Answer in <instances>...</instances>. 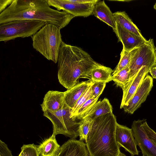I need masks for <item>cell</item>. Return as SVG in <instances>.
I'll return each mask as SVG.
<instances>
[{"instance_id":"obj_17","label":"cell","mask_w":156,"mask_h":156,"mask_svg":"<svg viewBox=\"0 0 156 156\" xmlns=\"http://www.w3.org/2000/svg\"><path fill=\"white\" fill-rule=\"evenodd\" d=\"M112 107L109 100L105 98L101 101H97L88 111L76 119L81 121L93 120L101 115L112 113Z\"/></svg>"},{"instance_id":"obj_24","label":"cell","mask_w":156,"mask_h":156,"mask_svg":"<svg viewBox=\"0 0 156 156\" xmlns=\"http://www.w3.org/2000/svg\"><path fill=\"white\" fill-rule=\"evenodd\" d=\"M99 98H91L88 99L71 117L76 119L86 113L97 102Z\"/></svg>"},{"instance_id":"obj_35","label":"cell","mask_w":156,"mask_h":156,"mask_svg":"<svg viewBox=\"0 0 156 156\" xmlns=\"http://www.w3.org/2000/svg\"><path fill=\"white\" fill-rule=\"evenodd\" d=\"M155 52H156V47L155 48Z\"/></svg>"},{"instance_id":"obj_20","label":"cell","mask_w":156,"mask_h":156,"mask_svg":"<svg viewBox=\"0 0 156 156\" xmlns=\"http://www.w3.org/2000/svg\"><path fill=\"white\" fill-rule=\"evenodd\" d=\"M116 22L128 31L142 37H144L140 31L133 22L125 11H117L113 13Z\"/></svg>"},{"instance_id":"obj_25","label":"cell","mask_w":156,"mask_h":156,"mask_svg":"<svg viewBox=\"0 0 156 156\" xmlns=\"http://www.w3.org/2000/svg\"><path fill=\"white\" fill-rule=\"evenodd\" d=\"M37 146L33 144L23 145L19 156H40Z\"/></svg>"},{"instance_id":"obj_18","label":"cell","mask_w":156,"mask_h":156,"mask_svg":"<svg viewBox=\"0 0 156 156\" xmlns=\"http://www.w3.org/2000/svg\"><path fill=\"white\" fill-rule=\"evenodd\" d=\"M95 17L112 27H116V22L113 13L105 3V1L99 0L95 4L92 13Z\"/></svg>"},{"instance_id":"obj_16","label":"cell","mask_w":156,"mask_h":156,"mask_svg":"<svg viewBox=\"0 0 156 156\" xmlns=\"http://www.w3.org/2000/svg\"><path fill=\"white\" fill-rule=\"evenodd\" d=\"M93 83L91 80L83 81L65 91V101L66 104L73 109L79 98Z\"/></svg>"},{"instance_id":"obj_31","label":"cell","mask_w":156,"mask_h":156,"mask_svg":"<svg viewBox=\"0 0 156 156\" xmlns=\"http://www.w3.org/2000/svg\"><path fill=\"white\" fill-rule=\"evenodd\" d=\"M13 0H0V13L3 11L10 5Z\"/></svg>"},{"instance_id":"obj_4","label":"cell","mask_w":156,"mask_h":156,"mask_svg":"<svg viewBox=\"0 0 156 156\" xmlns=\"http://www.w3.org/2000/svg\"><path fill=\"white\" fill-rule=\"evenodd\" d=\"M60 30L55 25L46 24L31 37L34 48L55 63L57 62L59 50L62 41Z\"/></svg>"},{"instance_id":"obj_7","label":"cell","mask_w":156,"mask_h":156,"mask_svg":"<svg viewBox=\"0 0 156 156\" xmlns=\"http://www.w3.org/2000/svg\"><path fill=\"white\" fill-rule=\"evenodd\" d=\"M155 48L153 39L150 38L130 51L129 79L143 66H146L148 73L151 69L156 66Z\"/></svg>"},{"instance_id":"obj_11","label":"cell","mask_w":156,"mask_h":156,"mask_svg":"<svg viewBox=\"0 0 156 156\" xmlns=\"http://www.w3.org/2000/svg\"><path fill=\"white\" fill-rule=\"evenodd\" d=\"M115 137L116 143L119 147L124 148L131 156L138 155L139 152L137 149L131 129L117 123Z\"/></svg>"},{"instance_id":"obj_6","label":"cell","mask_w":156,"mask_h":156,"mask_svg":"<svg viewBox=\"0 0 156 156\" xmlns=\"http://www.w3.org/2000/svg\"><path fill=\"white\" fill-rule=\"evenodd\" d=\"M46 23L42 21L27 20H14L0 24V41L6 42L18 37H31Z\"/></svg>"},{"instance_id":"obj_27","label":"cell","mask_w":156,"mask_h":156,"mask_svg":"<svg viewBox=\"0 0 156 156\" xmlns=\"http://www.w3.org/2000/svg\"><path fill=\"white\" fill-rule=\"evenodd\" d=\"M91 86L89 87L86 90L78 99L72 110L71 116L73 115L86 101L91 98L92 94Z\"/></svg>"},{"instance_id":"obj_3","label":"cell","mask_w":156,"mask_h":156,"mask_svg":"<svg viewBox=\"0 0 156 156\" xmlns=\"http://www.w3.org/2000/svg\"><path fill=\"white\" fill-rule=\"evenodd\" d=\"M115 116L110 113L93 120L85 140L90 156H117L120 151L115 139Z\"/></svg>"},{"instance_id":"obj_5","label":"cell","mask_w":156,"mask_h":156,"mask_svg":"<svg viewBox=\"0 0 156 156\" xmlns=\"http://www.w3.org/2000/svg\"><path fill=\"white\" fill-rule=\"evenodd\" d=\"M72 110L65 103L63 108L60 110L44 112V116L52 123V134L56 136L62 134L71 139H75L79 136V128L81 121L71 117Z\"/></svg>"},{"instance_id":"obj_26","label":"cell","mask_w":156,"mask_h":156,"mask_svg":"<svg viewBox=\"0 0 156 156\" xmlns=\"http://www.w3.org/2000/svg\"><path fill=\"white\" fill-rule=\"evenodd\" d=\"M93 120H88L81 121L79 128V140L80 141H83L86 140L91 127Z\"/></svg>"},{"instance_id":"obj_15","label":"cell","mask_w":156,"mask_h":156,"mask_svg":"<svg viewBox=\"0 0 156 156\" xmlns=\"http://www.w3.org/2000/svg\"><path fill=\"white\" fill-rule=\"evenodd\" d=\"M65 92L49 90L45 95L41 105L43 112H54L62 109L65 104Z\"/></svg>"},{"instance_id":"obj_1","label":"cell","mask_w":156,"mask_h":156,"mask_svg":"<svg viewBox=\"0 0 156 156\" xmlns=\"http://www.w3.org/2000/svg\"><path fill=\"white\" fill-rule=\"evenodd\" d=\"M75 17L51 8L46 0H13L0 13V24L20 20H37L55 25L61 30Z\"/></svg>"},{"instance_id":"obj_29","label":"cell","mask_w":156,"mask_h":156,"mask_svg":"<svg viewBox=\"0 0 156 156\" xmlns=\"http://www.w3.org/2000/svg\"><path fill=\"white\" fill-rule=\"evenodd\" d=\"M142 126L149 138L156 145V133L149 126L146 119L143 122Z\"/></svg>"},{"instance_id":"obj_14","label":"cell","mask_w":156,"mask_h":156,"mask_svg":"<svg viewBox=\"0 0 156 156\" xmlns=\"http://www.w3.org/2000/svg\"><path fill=\"white\" fill-rule=\"evenodd\" d=\"M56 156H90L85 143L70 139L61 147Z\"/></svg>"},{"instance_id":"obj_22","label":"cell","mask_w":156,"mask_h":156,"mask_svg":"<svg viewBox=\"0 0 156 156\" xmlns=\"http://www.w3.org/2000/svg\"><path fill=\"white\" fill-rule=\"evenodd\" d=\"M129 66L122 69L116 74L112 75V80L113 81L117 86L123 88L129 79Z\"/></svg>"},{"instance_id":"obj_28","label":"cell","mask_w":156,"mask_h":156,"mask_svg":"<svg viewBox=\"0 0 156 156\" xmlns=\"http://www.w3.org/2000/svg\"><path fill=\"white\" fill-rule=\"evenodd\" d=\"M106 83L105 82H94L91 86V98H99L104 90Z\"/></svg>"},{"instance_id":"obj_2","label":"cell","mask_w":156,"mask_h":156,"mask_svg":"<svg viewBox=\"0 0 156 156\" xmlns=\"http://www.w3.org/2000/svg\"><path fill=\"white\" fill-rule=\"evenodd\" d=\"M57 62L59 81L67 90L78 83L80 78L91 80L92 70L99 64L81 48L63 41Z\"/></svg>"},{"instance_id":"obj_12","label":"cell","mask_w":156,"mask_h":156,"mask_svg":"<svg viewBox=\"0 0 156 156\" xmlns=\"http://www.w3.org/2000/svg\"><path fill=\"white\" fill-rule=\"evenodd\" d=\"M148 73L145 66H143L129 79L122 89L123 95L120 108L128 105L130 100Z\"/></svg>"},{"instance_id":"obj_10","label":"cell","mask_w":156,"mask_h":156,"mask_svg":"<svg viewBox=\"0 0 156 156\" xmlns=\"http://www.w3.org/2000/svg\"><path fill=\"white\" fill-rule=\"evenodd\" d=\"M153 78L147 75L129 101L123 108L126 113L132 114L146 100L153 87Z\"/></svg>"},{"instance_id":"obj_21","label":"cell","mask_w":156,"mask_h":156,"mask_svg":"<svg viewBox=\"0 0 156 156\" xmlns=\"http://www.w3.org/2000/svg\"><path fill=\"white\" fill-rule=\"evenodd\" d=\"M113 72L111 68L99 64L92 70L91 80L94 82L108 83L112 81V76Z\"/></svg>"},{"instance_id":"obj_13","label":"cell","mask_w":156,"mask_h":156,"mask_svg":"<svg viewBox=\"0 0 156 156\" xmlns=\"http://www.w3.org/2000/svg\"><path fill=\"white\" fill-rule=\"evenodd\" d=\"M113 30L119 41L122 43L123 48L127 51H130L147 41L144 37H141L126 30L116 22L115 28Z\"/></svg>"},{"instance_id":"obj_23","label":"cell","mask_w":156,"mask_h":156,"mask_svg":"<svg viewBox=\"0 0 156 156\" xmlns=\"http://www.w3.org/2000/svg\"><path fill=\"white\" fill-rule=\"evenodd\" d=\"M130 60V51H127L123 48L120 53V59L115 67L112 75H114L122 69L129 66Z\"/></svg>"},{"instance_id":"obj_32","label":"cell","mask_w":156,"mask_h":156,"mask_svg":"<svg viewBox=\"0 0 156 156\" xmlns=\"http://www.w3.org/2000/svg\"><path fill=\"white\" fill-rule=\"evenodd\" d=\"M149 73L153 78L156 79V66L151 69Z\"/></svg>"},{"instance_id":"obj_19","label":"cell","mask_w":156,"mask_h":156,"mask_svg":"<svg viewBox=\"0 0 156 156\" xmlns=\"http://www.w3.org/2000/svg\"><path fill=\"white\" fill-rule=\"evenodd\" d=\"M53 134L43 141L39 145L37 149L40 156H56L60 147Z\"/></svg>"},{"instance_id":"obj_9","label":"cell","mask_w":156,"mask_h":156,"mask_svg":"<svg viewBox=\"0 0 156 156\" xmlns=\"http://www.w3.org/2000/svg\"><path fill=\"white\" fill-rule=\"evenodd\" d=\"M145 119L133 121L131 128L133 135L143 155L156 156V145L149 138L142 126Z\"/></svg>"},{"instance_id":"obj_8","label":"cell","mask_w":156,"mask_h":156,"mask_svg":"<svg viewBox=\"0 0 156 156\" xmlns=\"http://www.w3.org/2000/svg\"><path fill=\"white\" fill-rule=\"evenodd\" d=\"M50 6L62 10L76 16L87 17L92 13L95 4L99 0H93L91 2L82 3L72 0H46Z\"/></svg>"},{"instance_id":"obj_30","label":"cell","mask_w":156,"mask_h":156,"mask_svg":"<svg viewBox=\"0 0 156 156\" xmlns=\"http://www.w3.org/2000/svg\"><path fill=\"white\" fill-rule=\"evenodd\" d=\"M0 156H13L7 145L1 140H0Z\"/></svg>"},{"instance_id":"obj_33","label":"cell","mask_w":156,"mask_h":156,"mask_svg":"<svg viewBox=\"0 0 156 156\" xmlns=\"http://www.w3.org/2000/svg\"><path fill=\"white\" fill-rule=\"evenodd\" d=\"M117 156H127L121 152H120L119 154Z\"/></svg>"},{"instance_id":"obj_36","label":"cell","mask_w":156,"mask_h":156,"mask_svg":"<svg viewBox=\"0 0 156 156\" xmlns=\"http://www.w3.org/2000/svg\"><path fill=\"white\" fill-rule=\"evenodd\" d=\"M143 156H145V155H143Z\"/></svg>"},{"instance_id":"obj_34","label":"cell","mask_w":156,"mask_h":156,"mask_svg":"<svg viewBox=\"0 0 156 156\" xmlns=\"http://www.w3.org/2000/svg\"><path fill=\"white\" fill-rule=\"evenodd\" d=\"M154 8L156 10V3L154 5Z\"/></svg>"}]
</instances>
